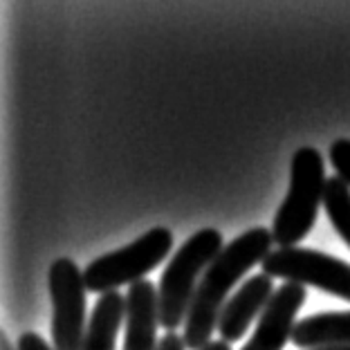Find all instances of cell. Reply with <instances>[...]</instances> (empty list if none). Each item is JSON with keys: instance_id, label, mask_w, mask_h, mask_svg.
I'll return each mask as SVG.
<instances>
[{"instance_id": "cell-6", "label": "cell", "mask_w": 350, "mask_h": 350, "mask_svg": "<svg viewBox=\"0 0 350 350\" xmlns=\"http://www.w3.org/2000/svg\"><path fill=\"white\" fill-rule=\"evenodd\" d=\"M262 274L285 283L312 285L325 294L350 301V265L330 254L306 247H278L260 262Z\"/></svg>"}, {"instance_id": "cell-7", "label": "cell", "mask_w": 350, "mask_h": 350, "mask_svg": "<svg viewBox=\"0 0 350 350\" xmlns=\"http://www.w3.org/2000/svg\"><path fill=\"white\" fill-rule=\"evenodd\" d=\"M308 292L299 283H283L262 310L252 339L241 350H283L292 339L297 314L304 308Z\"/></svg>"}, {"instance_id": "cell-11", "label": "cell", "mask_w": 350, "mask_h": 350, "mask_svg": "<svg viewBox=\"0 0 350 350\" xmlns=\"http://www.w3.org/2000/svg\"><path fill=\"white\" fill-rule=\"evenodd\" d=\"M126 321V297L119 292L101 294L88 321L83 350H115L117 335Z\"/></svg>"}, {"instance_id": "cell-3", "label": "cell", "mask_w": 350, "mask_h": 350, "mask_svg": "<svg viewBox=\"0 0 350 350\" xmlns=\"http://www.w3.org/2000/svg\"><path fill=\"white\" fill-rule=\"evenodd\" d=\"M325 164L317 148L304 146L292 155L290 189L283 204L278 206L272 236L278 247H299V243L314 227L317 213L325 196Z\"/></svg>"}, {"instance_id": "cell-1", "label": "cell", "mask_w": 350, "mask_h": 350, "mask_svg": "<svg viewBox=\"0 0 350 350\" xmlns=\"http://www.w3.org/2000/svg\"><path fill=\"white\" fill-rule=\"evenodd\" d=\"M272 243L274 236L269 229L254 227L234 238L206 267L185 323L182 337H185L187 348L202 350L206 344H211V335L218 330V319L229 301V292L254 265H258L272 254Z\"/></svg>"}, {"instance_id": "cell-15", "label": "cell", "mask_w": 350, "mask_h": 350, "mask_svg": "<svg viewBox=\"0 0 350 350\" xmlns=\"http://www.w3.org/2000/svg\"><path fill=\"white\" fill-rule=\"evenodd\" d=\"M157 350H187L185 337H180L178 332H166V335L160 339Z\"/></svg>"}, {"instance_id": "cell-2", "label": "cell", "mask_w": 350, "mask_h": 350, "mask_svg": "<svg viewBox=\"0 0 350 350\" xmlns=\"http://www.w3.org/2000/svg\"><path fill=\"white\" fill-rule=\"evenodd\" d=\"M222 250H225L222 234L209 227L193 234L173 254L162 274L160 288H157L160 325L166 332H175L182 321H187L198 285H200L206 267L216 260Z\"/></svg>"}, {"instance_id": "cell-4", "label": "cell", "mask_w": 350, "mask_h": 350, "mask_svg": "<svg viewBox=\"0 0 350 350\" xmlns=\"http://www.w3.org/2000/svg\"><path fill=\"white\" fill-rule=\"evenodd\" d=\"M173 250V234L166 227H153L126 247L103 254L88 262L83 269L85 290L92 294L117 292L122 285L144 281V276L155 269Z\"/></svg>"}, {"instance_id": "cell-18", "label": "cell", "mask_w": 350, "mask_h": 350, "mask_svg": "<svg viewBox=\"0 0 350 350\" xmlns=\"http://www.w3.org/2000/svg\"><path fill=\"white\" fill-rule=\"evenodd\" d=\"M314 350H350V346H325V348H314Z\"/></svg>"}, {"instance_id": "cell-9", "label": "cell", "mask_w": 350, "mask_h": 350, "mask_svg": "<svg viewBox=\"0 0 350 350\" xmlns=\"http://www.w3.org/2000/svg\"><path fill=\"white\" fill-rule=\"evenodd\" d=\"M157 325L160 306L157 290L150 281L133 283L126 292V321H124V350H157Z\"/></svg>"}, {"instance_id": "cell-5", "label": "cell", "mask_w": 350, "mask_h": 350, "mask_svg": "<svg viewBox=\"0 0 350 350\" xmlns=\"http://www.w3.org/2000/svg\"><path fill=\"white\" fill-rule=\"evenodd\" d=\"M52 299V344L54 350H83L88 330L85 283L72 258H57L47 272Z\"/></svg>"}, {"instance_id": "cell-14", "label": "cell", "mask_w": 350, "mask_h": 350, "mask_svg": "<svg viewBox=\"0 0 350 350\" xmlns=\"http://www.w3.org/2000/svg\"><path fill=\"white\" fill-rule=\"evenodd\" d=\"M16 348L18 350H54L52 346H47V341L41 335H36V332H23Z\"/></svg>"}, {"instance_id": "cell-12", "label": "cell", "mask_w": 350, "mask_h": 350, "mask_svg": "<svg viewBox=\"0 0 350 350\" xmlns=\"http://www.w3.org/2000/svg\"><path fill=\"white\" fill-rule=\"evenodd\" d=\"M323 209L328 213V220L332 222L335 232L350 247V187L337 175L330 178L328 185H325Z\"/></svg>"}, {"instance_id": "cell-13", "label": "cell", "mask_w": 350, "mask_h": 350, "mask_svg": "<svg viewBox=\"0 0 350 350\" xmlns=\"http://www.w3.org/2000/svg\"><path fill=\"white\" fill-rule=\"evenodd\" d=\"M330 164L335 166L337 178H341L350 187V139H335L330 146Z\"/></svg>"}, {"instance_id": "cell-8", "label": "cell", "mask_w": 350, "mask_h": 350, "mask_svg": "<svg viewBox=\"0 0 350 350\" xmlns=\"http://www.w3.org/2000/svg\"><path fill=\"white\" fill-rule=\"evenodd\" d=\"M274 283L267 274H256L250 276L236 294L229 297L218 319V332L222 341L234 344V341L243 339L245 332L252 325V321L258 314H262V310L267 308V304L274 297Z\"/></svg>"}, {"instance_id": "cell-16", "label": "cell", "mask_w": 350, "mask_h": 350, "mask_svg": "<svg viewBox=\"0 0 350 350\" xmlns=\"http://www.w3.org/2000/svg\"><path fill=\"white\" fill-rule=\"evenodd\" d=\"M202 350H232V346L227 344V341H211V344H206Z\"/></svg>"}, {"instance_id": "cell-10", "label": "cell", "mask_w": 350, "mask_h": 350, "mask_svg": "<svg viewBox=\"0 0 350 350\" xmlns=\"http://www.w3.org/2000/svg\"><path fill=\"white\" fill-rule=\"evenodd\" d=\"M292 344L314 350L325 346H350V312H319L294 325Z\"/></svg>"}, {"instance_id": "cell-17", "label": "cell", "mask_w": 350, "mask_h": 350, "mask_svg": "<svg viewBox=\"0 0 350 350\" xmlns=\"http://www.w3.org/2000/svg\"><path fill=\"white\" fill-rule=\"evenodd\" d=\"M0 350H18V348L12 346V341L7 339V335L3 332V335H0Z\"/></svg>"}]
</instances>
